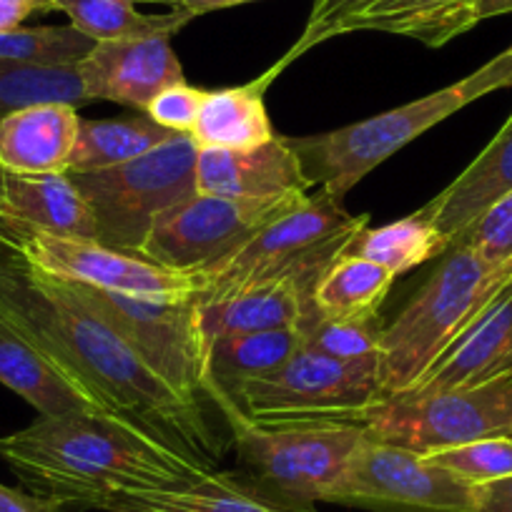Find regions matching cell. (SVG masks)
I'll return each instance as SVG.
<instances>
[{
	"mask_svg": "<svg viewBox=\"0 0 512 512\" xmlns=\"http://www.w3.org/2000/svg\"><path fill=\"white\" fill-rule=\"evenodd\" d=\"M0 329L36 349L93 410L141 427L204 472L224 460L229 442L204 405L169 387L71 284L16 251L0 256Z\"/></svg>",
	"mask_w": 512,
	"mask_h": 512,
	"instance_id": "cell-1",
	"label": "cell"
},
{
	"mask_svg": "<svg viewBox=\"0 0 512 512\" xmlns=\"http://www.w3.org/2000/svg\"><path fill=\"white\" fill-rule=\"evenodd\" d=\"M0 460L46 512H118L131 492L206 475L141 427L101 410L38 417L0 437Z\"/></svg>",
	"mask_w": 512,
	"mask_h": 512,
	"instance_id": "cell-2",
	"label": "cell"
},
{
	"mask_svg": "<svg viewBox=\"0 0 512 512\" xmlns=\"http://www.w3.org/2000/svg\"><path fill=\"white\" fill-rule=\"evenodd\" d=\"M510 279L512 262L495 267L465 241L450 244L432 277L395 322L382 327L379 384L384 400L410 392Z\"/></svg>",
	"mask_w": 512,
	"mask_h": 512,
	"instance_id": "cell-3",
	"label": "cell"
},
{
	"mask_svg": "<svg viewBox=\"0 0 512 512\" xmlns=\"http://www.w3.org/2000/svg\"><path fill=\"white\" fill-rule=\"evenodd\" d=\"M500 88H507V68L502 58L495 56L452 86L334 131L289 136V144L297 151L312 186H319L332 199L344 201L369 171L392 159L437 123Z\"/></svg>",
	"mask_w": 512,
	"mask_h": 512,
	"instance_id": "cell-4",
	"label": "cell"
},
{
	"mask_svg": "<svg viewBox=\"0 0 512 512\" xmlns=\"http://www.w3.org/2000/svg\"><path fill=\"white\" fill-rule=\"evenodd\" d=\"M209 402L229 427L241 475L299 512H319V502L332 500L349 460L367 437V427L357 422L254 425L224 397Z\"/></svg>",
	"mask_w": 512,
	"mask_h": 512,
	"instance_id": "cell-5",
	"label": "cell"
},
{
	"mask_svg": "<svg viewBox=\"0 0 512 512\" xmlns=\"http://www.w3.org/2000/svg\"><path fill=\"white\" fill-rule=\"evenodd\" d=\"M369 224V214H349L342 201L324 191L302 201L256 231L234 254L204 269L201 302L229 297L256 282L297 277L317 284L324 269L349 249L354 236Z\"/></svg>",
	"mask_w": 512,
	"mask_h": 512,
	"instance_id": "cell-6",
	"label": "cell"
},
{
	"mask_svg": "<svg viewBox=\"0 0 512 512\" xmlns=\"http://www.w3.org/2000/svg\"><path fill=\"white\" fill-rule=\"evenodd\" d=\"M382 402L379 359L347 362L317 349L299 347L282 367L244 384L231 405L254 425H367L369 415Z\"/></svg>",
	"mask_w": 512,
	"mask_h": 512,
	"instance_id": "cell-7",
	"label": "cell"
},
{
	"mask_svg": "<svg viewBox=\"0 0 512 512\" xmlns=\"http://www.w3.org/2000/svg\"><path fill=\"white\" fill-rule=\"evenodd\" d=\"M196 149L189 134L113 169L71 174L98 224V241L139 254L156 221L196 194Z\"/></svg>",
	"mask_w": 512,
	"mask_h": 512,
	"instance_id": "cell-8",
	"label": "cell"
},
{
	"mask_svg": "<svg viewBox=\"0 0 512 512\" xmlns=\"http://www.w3.org/2000/svg\"><path fill=\"white\" fill-rule=\"evenodd\" d=\"M0 244L46 277L101 292L144 299H194L206 289L201 272H176L91 239H66L0 216Z\"/></svg>",
	"mask_w": 512,
	"mask_h": 512,
	"instance_id": "cell-9",
	"label": "cell"
},
{
	"mask_svg": "<svg viewBox=\"0 0 512 512\" xmlns=\"http://www.w3.org/2000/svg\"><path fill=\"white\" fill-rule=\"evenodd\" d=\"M374 440L435 455L487 437H512V372L432 395L384 400L367 420Z\"/></svg>",
	"mask_w": 512,
	"mask_h": 512,
	"instance_id": "cell-10",
	"label": "cell"
},
{
	"mask_svg": "<svg viewBox=\"0 0 512 512\" xmlns=\"http://www.w3.org/2000/svg\"><path fill=\"white\" fill-rule=\"evenodd\" d=\"M71 287L169 387L204 405L206 344L199 327V297L144 299L81 284Z\"/></svg>",
	"mask_w": 512,
	"mask_h": 512,
	"instance_id": "cell-11",
	"label": "cell"
},
{
	"mask_svg": "<svg viewBox=\"0 0 512 512\" xmlns=\"http://www.w3.org/2000/svg\"><path fill=\"white\" fill-rule=\"evenodd\" d=\"M307 194L277 199H226L194 194L166 211L141 244L149 262L176 272H204L234 254L256 231Z\"/></svg>",
	"mask_w": 512,
	"mask_h": 512,
	"instance_id": "cell-12",
	"label": "cell"
},
{
	"mask_svg": "<svg viewBox=\"0 0 512 512\" xmlns=\"http://www.w3.org/2000/svg\"><path fill=\"white\" fill-rule=\"evenodd\" d=\"M329 502L369 512H470L475 485L430 457L367 435Z\"/></svg>",
	"mask_w": 512,
	"mask_h": 512,
	"instance_id": "cell-13",
	"label": "cell"
},
{
	"mask_svg": "<svg viewBox=\"0 0 512 512\" xmlns=\"http://www.w3.org/2000/svg\"><path fill=\"white\" fill-rule=\"evenodd\" d=\"M88 101H111L144 113L164 88L186 81L169 33L103 41L78 63Z\"/></svg>",
	"mask_w": 512,
	"mask_h": 512,
	"instance_id": "cell-14",
	"label": "cell"
},
{
	"mask_svg": "<svg viewBox=\"0 0 512 512\" xmlns=\"http://www.w3.org/2000/svg\"><path fill=\"white\" fill-rule=\"evenodd\" d=\"M312 181L304 174L289 136H274L267 144L246 151L199 149L196 194L226 199H277L307 194Z\"/></svg>",
	"mask_w": 512,
	"mask_h": 512,
	"instance_id": "cell-15",
	"label": "cell"
},
{
	"mask_svg": "<svg viewBox=\"0 0 512 512\" xmlns=\"http://www.w3.org/2000/svg\"><path fill=\"white\" fill-rule=\"evenodd\" d=\"M507 372H512V279L405 395L472 387Z\"/></svg>",
	"mask_w": 512,
	"mask_h": 512,
	"instance_id": "cell-16",
	"label": "cell"
},
{
	"mask_svg": "<svg viewBox=\"0 0 512 512\" xmlns=\"http://www.w3.org/2000/svg\"><path fill=\"white\" fill-rule=\"evenodd\" d=\"M312 289V284L297 277H279L256 282L214 302L199 299V327L206 352L209 344L221 337L299 327L312 312Z\"/></svg>",
	"mask_w": 512,
	"mask_h": 512,
	"instance_id": "cell-17",
	"label": "cell"
},
{
	"mask_svg": "<svg viewBox=\"0 0 512 512\" xmlns=\"http://www.w3.org/2000/svg\"><path fill=\"white\" fill-rule=\"evenodd\" d=\"M81 116L71 103H38L0 118V171L68 174Z\"/></svg>",
	"mask_w": 512,
	"mask_h": 512,
	"instance_id": "cell-18",
	"label": "cell"
},
{
	"mask_svg": "<svg viewBox=\"0 0 512 512\" xmlns=\"http://www.w3.org/2000/svg\"><path fill=\"white\" fill-rule=\"evenodd\" d=\"M0 216L66 239L98 241V224L71 174L0 171Z\"/></svg>",
	"mask_w": 512,
	"mask_h": 512,
	"instance_id": "cell-19",
	"label": "cell"
},
{
	"mask_svg": "<svg viewBox=\"0 0 512 512\" xmlns=\"http://www.w3.org/2000/svg\"><path fill=\"white\" fill-rule=\"evenodd\" d=\"M507 191H512V116L480 156H475V161L430 204L422 206V211L452 244Z\"/></svg>",
	"mask_w": 512,
	"mask_h": 512,
	"instance_id": "cell-20",
	"label": "cell"
},
{
	"mask_svg": "<svg viewBox=\"0 0 512 512\" xmlns=\"http://www.w3.org/2000/svg\"><path fill=\"white\" fill-rule=\"evenodd\" d=\"M272 81L274 76L267 71L244 86L206 91L189 134L196 149L246 151L272 141L277 134L264 103V93Z\"/></svg>",
	"mask_w": 512,
	"mask_h": 512,
	"instance_id": "cell-21",
	"label": "cell"
},
{
	"mask_svg": "<svg viewBox=\"0 0 512 512\" xmlns=\"http://www.w3.org/2000/svg\"><path fill=\"white\" fill-rule=\"evenodd\" d=\"M139 512H299L272 500L239 470L206 472L189 482L131 492L121 510Z\"/></svg>",
	"mask_w": 512,
	"mask_h": 512,
	"instance_id": "cell-22",
	"label": "cell"
},
{
	"mask_svg": "<svg viewBox=\"0 0 512 512\" xmlns=\"http://www.w3.org/2000/svg\"><path fill=\"white\" fill-rule=\"evenodd\" d=\"M475 0H374L349 18L337 36L357 31L392 33L415 38L430 48H442L452 38L475 28Z\"/></svg>",
	"mask_w": 512,
	"mask_h": 512,
	"instance_id": "cell-23",
	"label": "cell"
},
{
	"mask_svg": "<svg viewBox=\"0 0 512 512\" xmlns=\"http://www.w3.org/2000/svg\"><path fill=\"white\" fill-rule=\"evenodd\" d=\"M302 347V329H269V332L221 337L209 344L206 352V390L204 400L226 397L234 402L244 384L282 367Z\"/></svg>",
	"mask_w": 512,
	"mask_h": 512,
	"instance_id": "cell-24",
	"label": "cell"
},
{
	"mask_svg": "<svg viewBox=\"0 0 512 512\" xmlns=\"http://www.w3.org/2000/svg\"><path fill=\"white\" fill-rule=\"evenodd\" d=\"M171 136L176 134L151 121L146 113L128 118H81L68 174H91L128 164L166 144Z\"/></svg>",
	"mask_w": 512,
	"mask_h": 512,
	"instance_id": "cell-25",
	"label": "cell"
},
{
	"mask_svg": "<svg viewBox=\"0 0 512 512\" xmlns=\"http://www.w3.org/2000/svg\"><path fill=\"white\" fill-rule=\"evenodd\" d=\"M392 282L395 277L384 267L344 251L314 284L312 312L332 319L377 317Z\"/></svg>",
	"mask_w": 512,
	"mask_h": 512,
	"instance_id": "cell-26",
	"label": "cell"
},
{
	"mask_svg": "<svg viewBox=\"0 0 512 512\" xmlns=\"http://www.w3.org/2000/svg\"><path fill=\"white\" fill-rule=\"evenodd\" d=\"M0 384L28 402L41 417L93 410L36 349L3 329H0Z\"/></svg>",
	"mask_w": 512,
	"mask_h": 512,
	"instance_id": "cell-27",
	"label": "cell"
},
{
	"mask_svg": "<svg viewBox=\"0 0 512 512\" xmlns=\"http://www.w3.org/2000/svg\"><path fill=\"white\" fill-rule=\"evenodd\" d=\"M450 249V241L442 231L425 216V211H415L410 216L390 221V224L367 229L364 226L349 244V254H357L369 262L384 267L392 277L412 272L420 264L432 262Z\"/></svg>",
	"mask_w": 512,
	"mask_h": 512,
	"instance_id": "cell-28",
	"label": "cell"
},
{
	"mask_svg": "<svg viewBox=\"0 0 512 512\" xmlns=\"http://www.w3.org/2000/svg\"><path fill=\"white\" fill-rule=\"evenodd\" d=\"M48 6L51 11L66 13L71 26L93 43L159 36V33L174 36L191 21L179 8L164 16H149L136 8L134 0H48Z\"/></svg>",
	"mask_w": 512,
	"mask_h": 512,
	"instance_id": "cell-29",
	"label": "cell"
},
{
	"mask_svg": "<svg viewBox=\"0 0 512 512\" xmlns=\"http://www.w3.org/2000/svg\"><path fill=\"white\" fill-rule=\"evenodd\" d=\"M38 103H71L88 106L78 63L53 66V63L6 61L0 58V118Z\"/></svg>",
	"mask_w": 512,
	"mask_h": 512,
	"instance_id": "cell-30",
	"label": "cell"
},
{
	"mask_svg": "<svg viewBox=\"0 0 512 512\" xmlns=\"http://www.w3.org/2000/svg\"><path fill=\"white\" fill-rule=\"evenodd\" d=\"M299 329H302V347L317 349V352L347 359V362L379 359V347H382L379 314L362 319H332L309 312Z\"/></svg>",
	"mask_w": 512,
	"mask_h": 512,
	"instance_id": "cell-31",
	"label": "cell"
},
{
	"mask_svg": "<svg viewBox=\"0 0 512 512\" xmlns=\"http://www.w3.org/2000/svg\"><path fill=\"white\" fill-rule=\"evenodd\" d=\"M96 46L73 26H38L0 31V58L6 61L53 63V66H73L88 56Z\"/></svg>",
	"mask_w": 512,
	"mask_h": 512,
	"instance_id": "cell-32",
	"label": "cell"
},
{
	"mask_svg": "<svg viewBox=\"0 0 512 512\" xmlns=\"http://www.w3.org/2000/svg\"><path fill=\"white\" fill-rule=\"evenodd\" d=\"M425 457L470 485H485L512 475V437H487Z\"/></svg>",
	"mask_w": 512,
	"mask_h": 512,
	"instance_id": "cell-33",
	"label": "cell"
},
{
	"mask_svg": "<svg viewBox=\"0 0 512 512\" xmlns=\"http://www.w3.org/2000/svg\"><path fill=\"white\" fill-rule=\"evenodd\" d=\"M465 241L485 262L505 267L512 262V191L487 206L477 221H472L452 244Z\"/></svg>",
	"mask_w": 512,
	"mask_h": 512,
	"instance_id": "cell-34",
	"label": "cell"
},
{
	"mask_svg": "<svg viewBox=\"0 0 512 512\" xmlns=\"http://www.w3.org/2000/svg\"><path fill=\"white\" fill-rule=\"evenodd\" d=\"M369 3H374V0H314L312 13H309V21H307V26H304V33L299 36V41L289 48L287 56L269 68V73L277 78L279 73L289 66V63H294L297 58H302L304 53L312 51L314 46L329 41V38H337L339 28H342L349 18L357 16L359 11H364Z\"/></svg>",
	"mask_w": 512,
	"mask_h": 512,
	"instance_id": "cell-35",
	"label": "cell"
},
{
	"mask_svg": "<svg viewBox=\"0 0 512 512\" xmlns=\"http://www.w3.org/2000/svg\"><path fill=\"white\" fill-rule=\"evenodd\" d=\"M206 91L196 88L191 83L181 81L176 86L164 88L154 101L146 108V116L164 126L171 134H191L196 116H199L201 101H204Z\"/></svg>",
	"mask_w": 512,
	"mask_h": 512,
	"instance_id": "cell-36",
	"label": "cell"
},
{
	"mask_svg": "<svg viewBox=\"0 0 512 512\" xmlns=\"http://www.w3.org/2000/svg\"><path fill=\"white\" fill-rule=\"evenodd\" d=\"M470 512H512V475L475 485V502Z\"/></svg>",
	"mask_w": 512,
	"mask_h": 512,
	"instance_id": "cell-37",
	"label": "cell"
},
{
	"mask_svg": "<svg viewBox=\"0 0 512 512\" xmlns=\"http://www.w3.org/2000/svg\"><path fill=\"white\" fill-rule=\"evenodd\" d=\"M51 11L48 0H0V31H16L33 13Z\"/></svg>",
	"mask_w": 512,
	"mask_h": 512,
	"instance_id": "cell-38",
	"label": "cell"
},
{
	"mask_svg": "<svg viewBox=\"0 0 512 512\" xmlns=\"http://www.w3.org/2000/svg\"><path fill=\"white\" fill-rule=\"evenodd\" d=\"M0 512H46V507L28 492L13 490L0 482Z\"/></svg>",
	"mask_w": 512,
	"mask_h": 512,
	"instance_id": "cell-39",
	"label": "cell"
},
{
	"mask_svg": "<svg viewBox=\"0 0 512 512\" xmlns=\"http://www.w3.org/2000/svg\"><path fill=\"white\" fill-rule=\"evenodd\" d=\"M244 3H254V0H184L179 6V11H184L186 16L194 21V18L206 16V13L226 11V8L244 6Z\"/></svg>",
	"mask_w": 512,
	"mask_h": 512,
	"instance_id": "cell-40",
	"label": "cell"
},
{
	"mask_svg": "<svg viewBox=\"0 0 512 512\" xmlns=\"http://www.w3.org/2000/svg\"><path fill=\"white\" fill-rule=\"evenodd\" d=\"M507 13H512V0H475V8H472L475 23L487 21V18L507 16Z\"/></svg>",
	"mask_w": 512,
	"mask_h": 512,
	"instance_id": "cell-41",
	"label": "cell"
},
{
	"mask_svg": "<svg viewBox=\"0 0 512 512\" xmlns=\"http://www.w3.org/2000/svg\"><path fill=\"white\" fill-rule=\"evenodd\" d=\"M500 58L507 68V88H512V46L507 48V51H502Z\"/></svg>",
	"mask_w": 512,
	"mask_h": 512,
	"instance_id": "cell-42",
	"label": "cell"
},
{
	"mask_svg": "<svg viewBox=\"0 0 512 512\" xmlns=\"http://www.w3.org/2000/svg\"><path fill=\"white\" fill-rule=\"evenodd\" d=\"M134 3H161V6H174L179 8L184 0H134Z\"/></svg>",
	"mask_w": 512,
	"mask_h": 512,
	"instance_id": "cell-43",
	"label": "cell"
},
{
	"mask_svg": "<svg viewBox=\"0 0 512 512\" xmlns=\"http://www.w3.org/2000/svg\"><path fill=\"white\" fill-rule=\"evenodd\" d=\"M123 512H139V510H123Z\"/></svg>",
	"mask_w": 512,
	"mask_h": 512,
	"instance_id": "cell-44",
	"label": "cell"
}]
</instances>
